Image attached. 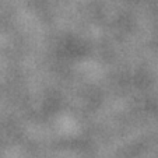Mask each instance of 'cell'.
<instances>
[]
</instances>
